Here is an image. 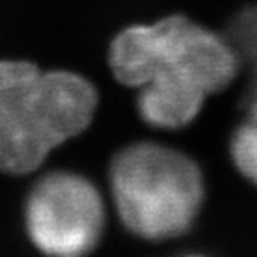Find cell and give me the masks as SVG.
Segmentation results:
<instances>
[{"instance_id": "6da1fadb", "label": "cell", "mask_w": 257, "mask_h": 257, "mask_svg": "<svg viewBox=\"0 0 257 257\" xmlns=\"http://www.w3.org/2000/svg\"><path fill=\"white\" fill-rule=\"evenodd\" d=\"M118 82L138 89V112L156 128H182L205 98L230 84L239 57L227 40L182 15L131 25L109 47Z\"/></svg>"}, {"instance_id": "7a4b0ae2", "label": "cell", "mask_w": 257, "mask_h": 257, "mask_svg": "<svg viewBox=\"0 0 257 257\" xmlns=\"http://www.w3.org/2000/svg\"><path fill=\"white\" fill-rule=\"evenodd\" d=\"M96 105L95 86L77 73L0 61V172L40 168L56 147L89 127Z\"/></svg>"}, {"instance_id": "3957f363", "label": "cell", "mask_w": 257, "mask_h": 257, "mask_svg": "<svg viewBox=\"0 0 257 257\" xmlns=\"http://www.w3.org/2000/svg\"><path fill=\"white\" fill-rule=\"evenodd\" d=\"M109 186L123 227L147 241L189 232L204 202V177L186 154L140 141L112 157Z\"/></svg>"}, {"instance_id": "277c9868", "label": "cell", "mask_w": 257, "mask_h": 257, "mask_svg": "<svg viewBox=\"0 0 257 257\" xmlns=\"http://www.w3.org/2000/svg\"><path fill=\"white\" fill-rule=\"evenodd\" d=\"M25 227L32 245L47 255L89 253L100 243L105 229L102 195L79 173H47L29 193Z\"/></svg>"}, {"instance_id": "8992f818", "label": "cell", "mask_w": 257, "mask_h": 257, "mask_svg": "<svg viewBox=\"0 0 257 257\" xmlns=\"http://www.w3.org/2000/svg\"><path fill=\"white\" fill-rule=\"evenodd\" d=\"M248 120L257 123V82H255V88H253V93L248 102Z\"/></svg>"}, {"instance_id": "5b68a950", "label": "cell", "mask_w": 257, "mask_h": 257, "mask_svg": "<svg viewBox=\"0 0 257 257\" xmlns=\"http://www.w3.org/2000/svg\"><path fill=\"white\" fill-rule=\"evenodd\" d=\"M230 157L241 175L257 188V123L245 121L236 128L229 143Z\"/></svg>"}]
</instances>
